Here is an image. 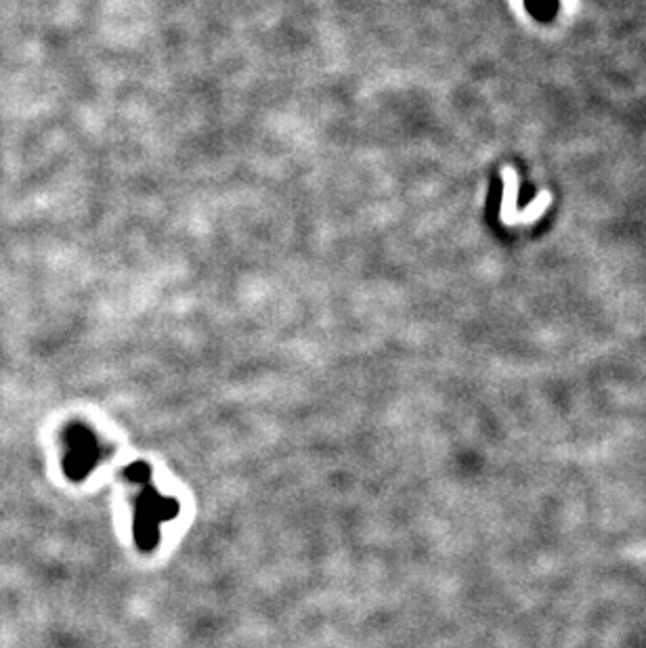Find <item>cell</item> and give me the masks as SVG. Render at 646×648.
Wrapping results in <instances>:
<instances>
[{
    "mask_svg": "<svg viewBox=\"0 0 646 648\" xmlns=\"http://www.w3.org/2000/svg\"><path fill=\"white\" fill-rule=\"evenodd\" d=\"M126 477L128 479H131V481H135V483H141V485H147V481H149V466L147 464H131V466H128L126 468Z\"/></svg>",
    "mask_w": 646,
    "mask_h": 648,
    "instance_id": "1",
    "label": "cell"
},
{
    "mask_svg": "<svg viewBox=\"0 0 646 648\" xmlns=\"http://www.w3.org/2000/svg\"><path fill=\"white\" fill-rule=\"evenodd\" d=\"M527 5L533 13H544L556 7V0H527Z\"/></svg>",
    "mask_w": 646,
    "mask_h": 648,
    "instance_id": "2",
    "label": "cell"
}]
</instances>
